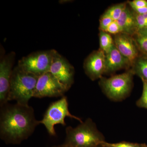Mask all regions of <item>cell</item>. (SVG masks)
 Segmentation results:
<instances>
[{"instance_id": "1", "label": "cell", "mask_w": 147, "mask_h": 147, "mask_svg": "<svg viewBox=\"0 0 147 147\" xmlns=\"http://www.w3.org/2000/svg\"><path fill=\"white\" fill-rule=\"evenodd\" d=\"M0 137L6 144H18L31 136L39 124L29 105L6 103L1 107Z\"/></svg>"}, {"instance_id": "2", "label": "cell", "mask_w": 147, "mask_h": 147, "mask_svg": "<svg viewBox=\"0 0 147 147\" xmlns=\"http://www.w3.org/2000/svg\"><path fill=\"white\" fill-rule=\"evenodd\" d=\"M65 131L64 144L70 147H96L105 142L104 135L90 118L74 128L67 127Z\"/></svg>"}, {"instance_id": "3", "label": "cell", "mask_w": 147, "mask_h": 147, "mask_svg": "<svg viewBox=\"0 0 147 147\" xmlns=\"http://www.w3.org/2000/svg\"><path fill=\"white\" fill-rule=\"evenodd\" d=\"M38 77L24 71L18 65L13 68L11 79L8 101L28 105L29 100L33 97Z\"/></svg>"}, {"instance_id": "4", "label": "cell", "mask_w": 147, "mask_h": 147, "mask_svg": "<svg viewBox=\"0 0 147 147\" xmlns=\"http://www.w3.org/2000/svg\"><path fill=\"white\" fill-rule=\"evenodd\" d=\"M134 74L130 69L109 78L101 77L99 86L104 94L110 100L120 101L124 100L130 93L133 87Z\"/></svg>"}, {"instance_id": "5", "label": "cell", "mask_w": 147, "mask_h": 147, "mask_svg": "<svg viewBox=\"0 0 147 147\" xmlns=\"http://www.w3.org/2000/svg\"><path fill=\"white\" fill-rule=\"evenodd\" d=\"M66 117L75 119L80 123L83 122L81 119L71 115L69 112L67 98L63 96L59 100L50 104L46 110L43 118L40 121V123L45 126L50 135L55 136L56 134L55 125L61 124L65 126V119Z\"/></svg>"}, {"instance_id": "6", "label": "cell", "mask_w": 147, "mask_h": 147, "mask_svg": "<svg viewBox=\"0 0 147 147\" xmlns=\"http://www.w3.org/2000/svg\"><path fill=\"white\" fill-rule=\"evenodd\" d=\"M57 52L53 49L34 52L21 59L18 65L24 71L39 77L50 71L53 58Z\"/></svg>"}, {"instance_id": "7", "label": "cell", "mask_w": 147, "mask_h": 147, "mask_svg": "<svg viewBox=\"0 0 147 147\" xmlns=\"http://www.w3.org/2000/svg\"><path fill=\"white\" fill-rule=\"evenodd\" d=\"M67 91L65 87L49 71L38 77L33 97L63 96Z\"/></svg>"}, {"instance_id": "8", "label": "cell", "mask_w": 147, "mask_h": 147, "mask_svg": "<svg viewBox=\"0 0 147 147\" xmlns=\"http://www.w3.org/2000/svg\"><path fill=\"white\" fill-rule=\"evenodd\" d=\"M50 72L67 90L74 82V67L65 58L58 52L53 58Z\"/></svg>"}, {"instance_id": "9", "label": "cell", "mask_w": 147, "mask_h": 147, "mask_svg": "<svg viewBox=\"0 0 147 147\" xmlns=\"http://www.w3.org/2000/svg\"><path fill=\"white\" fill-rule=\"evenodd\" d=\"M16 54L13 52L2 56L0 61V105L8 101L13 66Z\"/></svg>"}, {"instance_id": "10", "label": "cell", "mask_w": 147, "mask_h": 147, "mask_svg": "<svg viewBox=\"0 0 147 147\" xmlns=\"http://www.w3.org/2000/svg\"><path fill=\"white\" fill-rule=\"evenodd\" d=\"M84 68L92 81L100 79L105 72V53L100 50L93 52L84 61Z\"/></svg>"}, {"instance_id": "11", "label": "cell", "mask_w": 147, "mask_h": 147, "mask_svg": "<svg viewBox=\"0 0 147 147\" xmlns=\"http://www.w3.org/2000/svg\"><path fill=\"white\" fill-rule=\"evenodd\" d=\"M114 42L120 53L131 63V65L141 55L135 40L131 36L123 33L115 35Z\"/></svg>"}, {"instance_id": "12", "label": "cell", "mask_w": 147, "mask_h": 147, "mask_svg": "<svg viewBox=\"0 0 147 147\" xmlns=\"http://www.w3.org/2000/svg\"><path fill=\"white\" fill-rule=\"evenodd\" d=\"M131 66V63L120 53L115 45L105 54V74H113L123 69L129 68Z\"/></svg>"}, {"instance_id": "13", "label": "cell", "mask_w": 147, "mask_h": 147, "mask_svg": "<svg viewBox=\"0 0 147 147\" xmlns=\"http://www.w3.org/2000/svg\"><path fill=\"white\" fill-rule=\"evenodd\" d=\"M116 21L120 27L122 33L132 36L138 31L134 11L127 6Z\"/></svg>"}, {"instance_id": "14", "label": "cell", "mask_w": 147, "mask_h": 147, "mask_svg": "<svg viewBox=\"0 0 147 147\" xmlns=\"http://www.w3.org/2000/svg\"><path fill=\"white\" fill-rule=\"evenodd\" d=\"M130 70L141 79L147 82V55L141 54L131 65Z\"/></svg>"}, {"instance_id": "15", "label": "cell", "mask_w": 147, "mask_h": 147, "mask_svg": "<svg viewBox=\"0 0 147 147\" xmlns=\"http://www.w3.org/2000/svg\"><path fill=\"white\" fill-rule=\"evenodd\" d=\"M132 37L141 54L147 55V29L138 30Z\"/></svg>"}, {"instance_id": "16", "label": "cell", "mask_w": 147, "mask_h": 147, "mask_svg": "<svg viewBox=\"0 0 147 147\" xmlns=\"http://www.w3.org/2000/svg\"><path fill=\"white\" fill-rule=\"evenodd\" d=\"M99 38L100 50L107 54L114 45V39L110 34L102 31H100Z\"/></svg>"}, {"instance_id": "17", "label": "cell", "mask_w": 147, "mask_h": 147, "mask_svg": "<svg viewBox=\"0 0 147 147\" xmlns=\"http://www.w3.org/2000/svg\"><path fill=\"white\" fill-rule=\"evenodd\" d=\"M126 7V3L118 4L108 9L103 14L109 16L114 21H117L120 17Z\"/></svg>"}, {"instance_id": "18", "label": "cell", "mask_w": 147, "mask_h": 147, "mask_svg": "<svg viewBox=\"0 0 147 147\" xmlns=\"http://www.w3.org/2000/svg\"><path fill=\"white\" fill-rule=\"evenodd\" d=\"M101 144L106 147H147V144L146 143H133L124 141L116 143L104 142Z\"/></svg>"}, {"instance_id": "19", "label": "cell", "mask_w": 147, "mask_h": 147, "mask_svg": "<svg viewBox=\"0 0 147 147\" xmlns=\"http://www.w3.org/2000/svg\"><path fill=\"white\" fill-rule=\"evenodd\" d=\"M143 83V91L141 97L136 102V105L139 108L147 109V82L142 79Z\"/></svg>"}, {"instance_id": "20", "label": "cell", "mask_w": 147, "mask_h": 147, "mask_svg": "<svg viewBox=\"0 0 147 147\" xmlns=\"http://www.w3.org/2000/svg\"><path fill=\"white\" fill-rule=\"evenodd\" d=\"M138 30L147 29V13L140 14L134 12Z\"/></svg>"}, {"instance_id": "21", "label": "cell", "mask_w": 147, "mask_h": 147, "mask_svg": "<svg viewBox=\"0 0 147 147\" xmlns=\"http://www.w3.org/2000/svg\"><path fill=\"white\" fill-rule=\"evenodd\" d=\"M114 20L109 16H105L102 14L100 19L99 29L100 31L105 32L110 24L114 21Z\"/></svg>"}, {"instance_id": "22", "label": "cell", "mask_w": 147, "mask_h": 147, "mask_svg": "<svg viewBox=\"0 0 147 147\" xmlns=\"http://www.w3.org/2000/svg\"><path fill=\"white\" fill-rule=\"evenodd\" d=\"M105 32L109 34H115V35L122 33V30L117 21H114L110 24Z\"/></svg>"}, {"instance_id": "23", "label": "cell", "mask_w": 147, "mask_h": 147, "mask_svg": "<svg viewBox=\"0 0 147 147\" xmlns=\"http://www.w3.org/2000/svg\"><path fill=\"white\" fill-rule=\"evenodd\" d=\"M127 3L131 8H141L147 7V1L146 0H134L128 1Z\"/></svg>"}, {"instance_id": "24", "label": "cell", "mask_w": 147, "mask_h": 147, "mask_svg": "<svg viewBox=\"0 0 147 147\" xmlns=\"http://www.w3.org/2000/svg\"><path fill=\"white\" fill-rule=\"evenodd\" d=\"M52 147H70L69 146H66V145L64 144L59 145V146H53Z\"/></svg>"}, {"instance_id": "25", "label": "cell", "mask_w": 147, "mask_h": 147, "mask_svg": "<svg viewBox=\"0 0 147 147\" xmlns=\"http://www.w3.org/2000/svg\"><path fill=\"white\" fill-rule=\"evenodd\" d=\"M106 147L105 146H103V145H102V144H100L98 145V146L97 147Z\"/></svg>"}]
</instances>
